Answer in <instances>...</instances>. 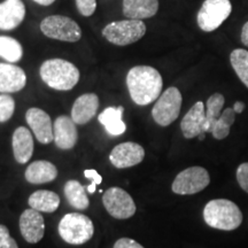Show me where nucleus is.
Listing matches in <instances>:
<instances>
[{"label":"nucleus","instance_id":"nucleus-38","mask_svg":"<svg viewBox=\"0 0 248 248\" xmlns=\"http://www.w3.org/2000/svg\"><path fill=\"white\" fill-rule=\"evenodd\" d=\"M203 139H204V133H201L199 136V140H203Z\"/></svg>","mask_w":248,"mask_h":248},{"label":"nucleus","instance_id":"nucleus-36","mask_svg":"<svg viewBox=\"0 0 248 248\" xmlns=\"http://www.w3.org/2000/svg\"><path fill=\"white\" fill-rule=\"evenodd\" d=\"M232 108H233L235 114H241L245 109V104H244V102H241V101H237V102H234L233 107H232Z\"/></svg>","mask_w":248,"mask_h":248},{"label":"nucleus","instance_id":"nucleus-24","mask_svg":"<svg viewBox=\"0 0 248 248\" xmlns=\"http://www.w3.org/2000/svg\"><path fill=\"white\" fill-rule=\"evenodd\" d=\"M64 195L71 207L78 210H85L89 208L90 200L85 192V187L78 181L71 179L64 185Z\"/></svg>","mask_w":248,"mask_h":248},{"label":"nucleus","instance_id":"nucleus-18","mask_svg":"<svg viewBox=\"0 0 248 248\" xmlns=\"http://www.w3.org/2000/svg\"><path fill=\"white\" fill-rule=\"evenodd\" d=\"M99 108V98L94 93H85L76 99L71 108V119L76 124L83 125L95 116Z\"/></svg>","mask_w":248,"mask_h":248},{"label":"nucleus","instance_id":"nucleus-37","mask_svg":"<svg viewBox=\"0 0 248 248\" xmlns=\"http://www.w3.org/2000/svg\"><path fill=\"white\" fill-rule=\"evenodd\" d=\"M33 1L42 6H49L53 4L55 0H33Z\"/></svg>","mask_w":248,"mask_h":248},{"label":"nucleus","instance_id":"nucleus-8","mask_svg":"<svg viewBox=\"0 0 248 248\" xmlns=\"http://www.w3.org/2000/svg\"><path fill=\"white\" fill-rule=\"evenodd\" d=\"M231 12L230 0H204L198 12V26L204 32H212L222 26Z\"/></svg>","mask_w":248,"mask_h":248},{"label":"nucleus","instance_id":"nucleus-17","mask_svg":"<svg viewBox=\"0 0 248 248\" xmlns=\"http://www.w3.org/2000/svg\"><path fill=\"white\" fill-rule=\"evenodd\" d=\"M26 6L22 0H5L0 4V30H13L23 22Z\"/></svg>","mask_w":248,"mask_h":248},{"label":"nucleus","instance_id":"nucleus-34","mask_svg":"<svg viewBox=\"0 0 248 248\" xmlns=\"http://www.w3.org/2000/svg\"><path fill=\"white\" fill-rule=\"evenodd\" d=\"M113 248H144L140 244L130 238H121L114 244Z\"/></svg>","mask_w":248,"mask_h":248},{"label":"nucleus","instance_id":"nucleus-9","mask_svg":"<svg viewBox=\"0 0 248 248\" xmlns=\"http://www.w3.org/2000/svg\"><path fill=\"white\" fill-rule=\"evenodd\" d=\"M210 184L209 172L202 167H190L176 176L171 185L173 193L191 195L203 191Z\"/></svg>","mask_w":248,"mask_h":248},{"label":"nucleus","instance_id":"nucleus-23","mask_svg":"<svg viewBox=\"0 0 248 248\" xmlns=\"http://www.w3.org/2000/svg\"><path fill=\"white\" fill-rule=\"evenodd\" d=\"M30 208L43 213H54L60 206V197L55 192L39 190L33 192L28 200Z\"/></svg>","mask_w":248,"mask_h":248},{"label":"nucleus","instance_id":"nucleus-5","mask_svg":"<svg viewBox=\"0 0 248 248\" xmlns=\"http://www.w3.org/2000/svg\"><path fill=\"white\" fill-rule=\"evenodd\" d=\"M146 33V26L140 20H122L107 24L102 36L111 44L128 46L140 40Z\"/></svg>","mask_w":248,"mask_h":248},{"label":"nucleus","instance_id":"nucleus-19","mask_svg":"<svg viewBox=\"0 0 248 248\" xmlns=\"http://www.w3.org/2000/svg\"><path fill=\"white\" fill-rule=\"evenodd\" d=\"M12 146H13V153L16 162L24 164L31 159L35 150L33 138L30 130L24 126H18L13 133L12 139Z\"/></svg>","mask_w":248,"mask_h":248},{"label":"nucleus","instance_id":"nucleus-3","mask_svg":"<svg viewBox=\"0 0 248 248\" xmlns=\"http://www.w3.org/2000/svg\"><path fill=\"white\" fill-rule=\"evenodd\" d=\"M203 219L210 228L233 231L243 223V213L239 207L230 200L215 199L204 206Z\"/></svg>","mask_w":248,"mask_h":248},{"label":"nucleus","instance_id":"nucleus-16","mask_svg":"<svg viewBox=\"0 0 248 248\" xmlns=\"http://www.w3.org/2000/svg\"><path fill=\"white\" fill-rule=\"evenodd\" d=\"M204 121H206V108L202 101H198L192 106V108L181 122V129L183 136L186 139H192L199 137L203 132Z\"/></svg>","mask_w":248,"mask_h":248},{"label":"nucleus","instance_id":"nucleus-6","mask_svg":"<svg viewBox=\"0 0 248 248\" xmlns=\"http://www.w3.org/2000/svg\"><path fill=\"white\" fill-rule=\"evenodd\" d=\"M40 30L46 37L61 42L76 43L82 38V29L75 21L63 15H51L40 23Z\"/></svg>","mask_w":248,"mask_h":248},{"label":"nucleus","instance_id":"nucleus-22","mask_svg":"<svg viewBox=\"0 0 248 248\" xmlns=\"http://www.w3.org/2000/svg\"><path fill=\"white\" fill-rule=\"evenodd\" d=\"M124 108L119 107H108L99 114L98 121L105 126L108 135L110 136H121L126 131V124L123 122Z\"/></svg>","mask_w":248,"mask_h":248},{"label":"nucleus","instance_id":"nucleus-33","mask_svg":"<svg viewBox=\"0 0 248 248\" xmlns=\"http://www.w3.org/2000/svg\"><path fill=\"white\" fill-rule=\"evenodd\" d=\"M237 181L240 187L248 193V162L241 163L237 169Z\"/></svg>","mask_w":248,"mask_h":248},{"label":"nucleus","instance_id":"nucleus-12","mask_svg":"<svg viewBox=\"0 0 248 248\" xmlns=\"http://www.w3.org/2000/svg\"><path fill=\"white\" fill-rule=\"evenodd\" d=\"M26 120L39 142L46 145L54 140L51 117L45 110L36 107L30 108L26 114Z\"/></svg>","mask_w":248,"mask_h":248},{"label":"nucleus","instance_id":"nucleus-4","mask_svg":"<svg viewBox=\"0 0 248 248\" xmlns=\"http://www.w3.org/2000/svg\"><path fill=\"white\" fill-rule=\"evenodd\" d=\"M59 234L70 245H83L94 234V225L91 218L79 213L67 214L59 223Z\"/></svg>","mask_w":248,"mask_h":248},{"label":"nucleus","instance_id":"nucleus-15","mask_svg":"<svg viewBox=\"0 0 248 248\" xmlns=\"http://www.w3.org/2000/svg\"><path fill=\"white\" fill-rule=\"evenodd\" d=\"M27 85V75L22 68L0 62V92H20Z\"/></svg>","mask_w":248,"mask_h":248},{"label":"nucleus","instance_id":"nucleus-7","mask_svg":"<svg viewBox=\"0 0 248 248\" xmlns=\"http://www.w3.org/2000/svg\"><path fill=\"white\" fill-rule=\"evenodd\" d=\"M182 102V93L177 88L171 86L167 89L161 93L152 109V116L155 122L161 126H168L175 122L181 113Z\"/></svg>","mask_w":248,"mask_h":248},{"label":"nucleus","instance_id":"nucleus-28","mask_svg":"<svg viewBox=\"0 0 248 248\" xmlns=\"http://www.w3.org/2000/svg\"><path fill=\"white\" fill-rule=\"evenodd\" d=\"M231 66L243 84L248 89V51L244 48L233 49L230 54Z\"/></svg>","mask_w":248,"mask_h":248},{"label":"nucleus","instance_id":"nucleus-31","mask_svg":"<svg viewBox=\"0 0 248 248\" xmlns=\"http://www.w3.org/2000/svg\"><path fill=\"white\" fill-rule=\"evenodd\" d=\"M0 248H18L17 243L12 238L7 226L0 224Z\"/></svg>","mask_w":248,"mask_h":248},{"label":"nucleus","instance_id":"nucleus-30","mask_svg":"<svg viewBox=\"0 0 248 248\" xmlns=\"http://www.w3.org/2000/svg\"><path fill=\"white\" fill-rule=\"evenodd\" d=\"M76 6L80 15L89 17L97 9V0H76Z\"/></svg>","mask_w":248,"mask_h":248},{"label":"nucleus","instance_id":"nucleus-14","mask_svg":"<svg viewBox=\"0 0 248 248\" xmlns=\"http://www.w3.org/2000/svg\"><path fill=\"white\" fill-rule=\"evenodd\" d=\"M54 142L60 150H71L75 147L78 132L76 129V123L73 119L67 115L59 116L54 122L53 126Z\"/></svg>","mask_w":248,"mask_h":248},{"label":"nucleus","instance_id":"nucleus-10","mask_svg":"<svg viewBox=\"0 0 248 248\" xmlns=\"http://www.w3.org/2000/svg\"><path fill=\"white\" fill-rule=\"evenodd\" d=\"M102 203L108 214L116 219L130 218L137 210L131 195L116 186H113L105 192L102 195Z\"/></svg>","mask_w":248,"mask_h":248},{"label":"nucleus","instance_id":"nucleus-32","mask_svg":"<svg viewBox=\"0 0 248 248\" xmlns=\"http://www.w3.org/2000/svg\"><path fill=\"white\" fill-rule=\"evenodd\" d=\"M84 176L86 178L91 179V184L86 187V190H88L89 193L93 194L95 192V190H97V186L101 184L102 182L101 175H99V172L94 169H86L84 170Z\"/></svg>","mask_w":248,"mask_h":248},{"label":"nucleus","instance_id":"nucleus-26","mask_svg":"<svg viewBox=\"0 0 248 248\" xmlns=\"http://www.w3.org/2000/svg\"><path fill=\"white\" fill-rule=\"evenodd\" d=\"M22 45L16 39L8 36H0V58L11 63H15L22 59Z\"/></svg>","mask_w":248,"mask_h":248},{"label":"nucleus","instance_id":"nucleus-2","mask_svg":"<svg viewBox=\"0 0 248 248\" xmlns=\"http://www.w3.org/2000/svg\"><path fill=\"white\" fill-rule=\"evenodd\" d=\"M39 74L46 85L58 91L74 89L80 77L78 68L63 59H49L43 62Z\"/></svg>","mask_w":248,"mask_h":248},{"label":"nucleus","instance_id":"nucleus-21","mask_svg":"<svg viewBox=\"0 0 248 248\" xmlns=\"http://www.w3.org/2000/svg\"><path fill=\"white\" fill-rule=\"evenodd\" d=\"M24 177L30 184H45L53 182L58 177V169L53 163L45 160L35 161L28 166Z\"/></svg>","mask_w":248,"mask_h":248},{"label":"nucleus","instance_id":"nucleus-11","mask_svg":"<svg viewBox=\"0 0 248 248\" xmlns=\"http://www.w3.org/2000/svg\"><path fill=\"white\" fill-rule=\"evenodd\" d=\"M145 157L144 147L133 141L119 144L111 150L109 161L117 169H125L137 166Z\"/></svg>","mask_w":248,"mask_h":248},{"label":"nucleus","instance_id":"nucleus-13","mask_svg":"<svg viewBox=\"0 0 248 248\" xmlns=\"http://www.w3.org/2000/svg\"><path fill=\"white\" fill-rule=\"evenodd\" d=\"M20 231L24 240L29 244H37L45 233V222L40 212L30 208L20 216Z\"/></svg>","mask_w":248,"mask_h":248},{"label":"nucleus","instance_id":"nucleus-1","mask_svg":"<svg viewBox=\"0 0 248 248\" xmlns=\"http://www.w3.org/2000/svg\"><path fill=\"white\" fill-rule=\"evenodd\" d=\"M126 86L132 101L139 106H146L161 95L163 79L153 67L136 66L126 75Z\"/></svg>","mask_w":248,"mask_h":248},{"label":"nucleus","instance_id":"nucleus-27","mask_svg":"<svg viewBox=\"0 0 248 248\" xmlns=\"http://www.w3.org/2000/svg\"><path fill=\"white\" fill-rule=\"evenodd\" d=\"M235 121V111L233 108L223 109L219 119L213 125L212 135L217 140H223L230 135V129Z\"/></svg>","mask_w":248,"mask_h":248},{"label":"nucleus","instance_id":"nucleus-29","mask_svg":"<svg viewBox=\"0 0 248 248\" xmlns=\"http://www.w3.org/2000/svg\"><path fill=\"white\" fill-rule=\"evenodd\" d=\"M15 110V101L7 93L0 94V123L7 122L13 116Z\"/></svg>","mask_w":248,"mask_h":248},{"label":"nucleus","instance_id":"nucleus-20","mask_svg":"<svg viewBox=\"0 0 248 248\" xmlns=\"http://www.w3.org/2000/svg\"><path fill=\"white\" fill-rule=\"evenodd\" d=\"M159 0H123V14L130 20H145L156 15Z\"/></svg>","mask_w":248,"mask_h":248},{"label":"nucleus","instance_id":"nucleus-35","mask_svg":"<svg viewBox=\"0 0 248 248\" xmlns=\"http://www.w3.org/2000/svg\"><path fill=\"white\" fill-rule=\"evenodd\" d=\"M241 43L245 46L248 47V21L243 26V29H241Z\"/></svg>","mask_w":248,"mask_h":248},{"label":"nucleus","instance_id":"nucleus-25","mask_svg":"<svg viewBox=\"0 0 248 248\" xmlns=\"http://www.w3.org/2000/svg\"><path fill=\"white\" fill-rule=\"evenodd\" d=\"M225 98L221 93H214L210 95L206 104V121H204L203 132H212L213 125L221 116L224 107Z\"/></svg>","mask_w":248,"mask_h":248}]
</instances>
